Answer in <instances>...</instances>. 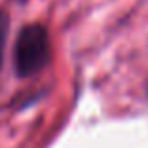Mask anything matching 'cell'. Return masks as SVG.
Returning a JSON list of instances; mask_svg holds the SVG:
<instances>
[{"label": "cell", "instance_id": "cell-2", "mask_svg": "<svg viewBox=\"0 0 148 148\" xmlns=\"http://www.w3.org/2000/svg\"><path fill=\"white\" fill-rule=\"evenodd\" d=\"M8 31H10V19H8V13L0 10V69H2V61H4V51H6Z\"/></svg>", "mask_w": 148, "mask_h": 148}, {"label": "cell", "instance_id": "cell-1", "mask_svg": "<svg viewBox=\"0 0 148 148\" xmlns=\"http://www.w3.org/2000/svg\"><path fill=\"white\" fill-rule=\"evenodd\" d=\"M51 57V42L48 29L38 23L27 25L21 29L15 40L13 49V65L19 76H34L49 63Z\"/></svg>", "mask_w": 148, "mask_h": 148}]
</instances>
